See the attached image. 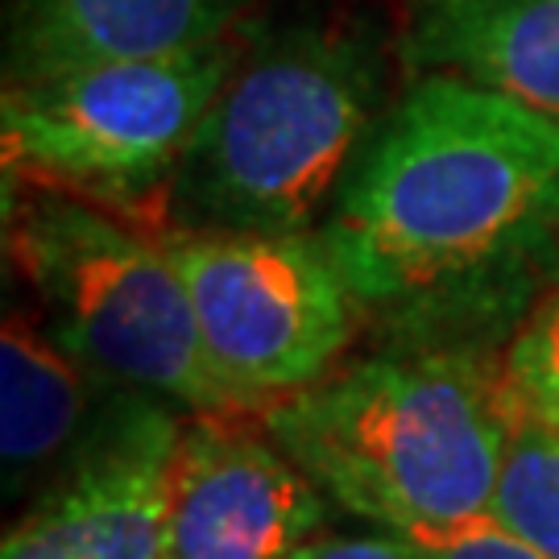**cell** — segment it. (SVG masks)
Listing matches in <instances>:
<instances>
[{"instance_id":"obj_1","label":"cell","mask_w":559,"mask_h":559,"mask_svg":"<svg viewBox=\"0 0 559 559\" xmlns=\"http://www.w3.org/2000/svg\"><path fill=\"white\" fill-rule=\"evenodd\" d=\"M360 307H415L526 274L559 245V120L415 75L316 228Z\"/></svg>"},{"instance_id":"obj_2","label":"cell","mask_w":559,"mask_h":559,"mask_svg":"<svg viewBox=\"0 0 559 559\" xmlns=\"http://www.w3.org/2000/svg\"><path fill=\"white\" fill-rule=\"evenodd\" d=\"M261 427L328 501L385 535L431 539L493 510L506 381L464 348H399L274 402Z\"/></svg>"},{"instance_id":"obj_3","label":"cell","mask_w":559,"mask_h":559,"mask_svg":"<svg viewBox=\"0 0 559 559\" xmlns=\"http://www.w3.org/2000/svg\"><path fill=\"white\" fill-rule=\"evenodd\" d=\"M381 120V62L340 25L261 38L187 141L162 212L170 233H316Z\"/></svg>"},{"instance_id":"obj_4","label":"cell","mask_w":559,"mask_h":559,"mask_svg":"<svg viewBox=\"0 0 559 559\" xmlns=\"http://www.w3.org/2000/svg\"><path fill=\"white\" fill-rule=\"evenodd\" d=\"M9 258L46 328L96 373L195 415H253L203 348L166 240L71 191L9 207Z\"/></svg>"},{"instance_id":"obj_5","label":"cell","mask_w":559,"mask_h":559,"mask_svg":"<svg viewBox=\"0 0 559 559\" xmlns=\"http://www.w3.org/2000/svg\"><path fill=\"white\" fill-rule=\"evenodd\" d=\"M237 62L240 50L224 38L166 59L92 62L4 83V166L104 203L166 195L187 141Z\"/></svg>"},{"instance_id":"obj_6","label":"cell","mask_w":559,"mask_h":559,"mask_svg":"<svg viewBox=\"0 0 559 559\" xmlns=\"http://www.w3.org/2000/svg\"><path fill=\"white\" fill-rule=\"evenodd\" d=\"M203 348L253 411L332 373L360 302L316 233H166Z\"/></svg>"},{"instance_id":"obj_7","label":"cell","mask_w":559,"mask_h":559,"mask_svg":"<svg viewBox=\"0 0 559 559\" xmlns=\"http://www.w3.org/2000/svg\"><path fill=\"white\" fill-rule=\"evenodd\" d=\"M323 489L240 415H195L170 464L166 559H295L328 522Z\"/></svg>"},{"instance_id":"obj_8","label":"cell","mask_w":559,"mask_h":559,"mask_svg":"<svg viewBox=\"0 0 559 559\" xmlns=\"http://www.w3.org/2000/svg\"><path fill=\"white\" fill-rule=\"evenodd\" d=\"M170 402L83 365L25 311L0 332V460L9 498H46L62 480L133 440ZM179 411V406H175Z\"/></svg>"},{"instance_id":"obj_9","label":"cell","mask_w":559,"mask_h":559,"mask_svg":"<svg viewBox=\"0 0 559 559\" xmlns=\"http://www.w3.org/2000/svg\"><path fill=\"white\" fill-rule=\"evenodd\" d=\"M187 423L170 411L21 514L0 559H166L170 464Z\"/></svg>"},{"instance_id":"obj_10","label":"cell","mask_w":559,"mask_h":559,"mask_svg":"<svg viewBox=\"0 0 559 559\" xmlns=\"http://www.w3.org/2000/svg\"><path fill=\"white\" fill-rule=\"evenodd\" d=\"M237 9L240 0H13L4 83L216 46Z\"/></svg>"},{"instance_id":"obj_11","label":"cell","mask_w":559,"mask_h":559,"mask_svg":"<svg viewBox=\"0 0 559 559\" xmlns=\"http://www.w3.org/2000/svg\"><path fill=\"white\" fill-rule=\"evenodd\" d=\"M402 62L559 120V0H411Z\"/></svg>"},{"instance_id":"obj_12","label":"cell","mask_w":559,"mask_h":559,"mask_svg":"<svg viewBox=\"0 0 559 559\" xmlns=\"http://www.w3.org/2000/svg\"><path fill=\"white\" fill-rule=\"evenodd\" d=\"M489 519L543 559H559V431L506 394V452Z\"/></svg>"},{"instance_id":"obj_13","label":"cell","mask_w":559,"mask_h":559,"mask_svg":"<svg viewBox=\"0 0 559 559\" xmlns=\"http://www.w3.org/2000/svg\"><path fill=\"white\" fill-rule=\"evenodd\" d=\"M501 381L519 411L559 431V282L514 332L501 357Z\"/></svg>"},{"instance_id":"obj_14","label":"cell","mask_w":559,"mask_h":559,"mask_svg":"<svg viewBox=\"0 0 559 559\" xmlns=\"http://www.w3.org/2000/svg\"><path fill=\"white\" fill-rule=\"evenodd\" d=\"M423 559H543L510 531H501L493 519H480L473 526H460L431 539H406Z\"/></svg>"},{"instance_id":"obj_15","label":"cell","mask_w":559,"mask_h":559,"mask_svg":"<svg viewBox=\"0 0 559 559\" xmlns=\"http://www.w3.org/2000/svg\"><path fill=\"white\" fill-rule=\"evenodd\" d=\"M295 559H423L399 535H316Z\"/></svg>"}]
</instances>
